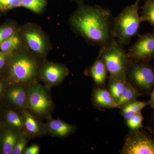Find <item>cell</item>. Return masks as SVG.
I'll list each match as a JSON object with an SVG mask.
<instances>
[{"mask_svg": "<svg viewBox=\"0 0 154 154\" xmlns=\"http://www.w3.org/2000/svg\"><path fill=\"white\" fill-rule=\"evenodd\" d=\"M148 105V102L137 100L121 107L120 114L125 119H126L136 113L141 112L143 109Z\"/></svg>", "mask_w": 154, "mask_h": 154, "instance_id": "cell-19", "label": "cell"}, {"mask_svg": "<svg viewBox=\"0 0 154 154\" xmlns=\"http://www.w3.org/2000/svg\"><path fill=\"white\" fill-rule=\"evenodd\" d=\"M138 35V38L127 52L128 59L150 62L154 58V28L152 33Z\"/></svg>", "mask_w": 154, "mask_h": 154, "instance_id": "cell-8", "label": "cell"}, {"mask_svg": "<svg viewBox=\"0 0 154 154\" xmlns=\"http://www.w3.org/2000/svg\"><path fill=\"white\" fill-rule=\"evenodd\" d=\"M98 57L105 64L110 76L125 81L128 58L127 52L116 39L110 44L100 48Z\"/></svg>", "mask_w": 154, "mask_h": 154, "instance_id": "cell-4", "label": "cell"}, {"mask_svg": "<svg viewBox=\"0 0 154 154\" xmlns=\"http://www.w3.org/2000/svg\"><path fill=\"white\" fill-rule=\"evenodd\" d=\"M92 101L94 107L99 110L119 108L115 99L108 90L104 88L96 87L94 88Z\"/></svg>", "mask_w": 154, "mask_h": 154, "instance_id": "cell-12", "label": "cell"}, {"mask_svg": "<svg viewBox=\"0 0 154 154\" xmlns=\"http://www.w3.org/2000/svg\"><path fill=\"white\" fill-rule=\"evenodd\" d=\"M5 85V84L4 80H2V78H0V100L4 97L6 90Z\"/></svg>", "mask_w": 154, "mask_h": 154, "instance_id": "cell-30", "label": "cell"}, {"mask_svg": "<svg viewBox=\"0 0 154 154\" xmlns=\"http://www.w3.org/2000/svg\"><path fill=\"white\" fill-rule=\"evenodd\" d=\"M28 86L22 85L7 86L4 97L12 108L21 111L27 109Z\"/></svg>", "mask_w": 154, "mask_h": 154, "instance_id": "cell-10", "label": "cell"}, {"mask_svg": "<svg viewBox=\"0 0 154 154\" xmlns=\"http://www.w3.org/2000/svg\"><path fill=\"white\" fill-rule=\"evenodd\" d=\"M107 71L105 64L98 56L88 70L96 87L104 88L107 79Z\"/></svg>", "mask_w": 154, "mask_h": 154, "instance_id": "cell-16", "label": "cell"}, {"mask_svg": "<svg viewBox=\"0 0 154 154\" xmlns=\"http://www.w3.org/2000/svg\"><path fill=\"white\" fill-rule=\"evenodd\" d=\"M20 43V37L15 33L0 43V51L11 54L19 47Z\"/></svg>", "mask_w": 154, "mask_h": 154, "instance_id": "cell-21", "label": "cell"}, {"mask_svg": "<svg viewBox=\"0 0 154 154\" xmlns=\"http://www.w3.org/2000/svg\"><path fill=\"white\" fill-rule=\"evenodd\" d=\"M30 139L28 134L24 132H22L17 140L12 154H23Z\"/></svg>", "mask_w": 154, "mask_h": 154, "instance_id": "cell-25", "label": "cell"}, {"mask_svg": "<svg viewBox=\"0 0 154 154\" xmlns=\"http://www.w3.org/2000/svg\"><path fill=\"white\" fill-rule=\"evenodd\" d=\"M21 2L22 7L37 13L43 11L46 5L45 0H21Z\"/></svg>", "mask_w": 154, "mask_h": 154, "instance_id": "cell-24", "label": "cell"}, {"mask_svg": "<svg viewBox=\"0 0 154 154\" xmlns=\"http://www.w3.org/2000/svg\"><path fill=\"white\" fill-rule=\"evenodd\" d=\"M125 120L127 126L128 128L130 131H136L139 130L143 127V121L144 120V117L143 116L141 112L136 113L129 118Z\"/></svg>", "mask_w": 154, "mask_h": 154, "instance_id": "cell-23", "label": "cell"}, {"mask_svg": "<svg viewBox=\"0 0 154 154\" xmlns=\"http://www.w3.org/2000/svg\"><path fill=\"white\" fill-rule=\"evenodd\" d=\"M79 2H82V0H77Z\"/></svg>", "mask_w": 154, "mask_h": 154, "instance_id": "cell-33", "label": "cell"}, {"mask_svg": "<svg viewBox=\"0 0 154 154\" xmlns=\"http://www.w3.org/2000/svg\"><path fill=\"white\" fill-rule=\"evenodd\" d=\"M125 81L117 79L110 75L108 78L107 90L116 102H117L121 95Z\"/></svg>", "mask_w": 154, "mask_h": 154, "instance_id": "cell-20", "label": "cell"}, {"mask_svg": "<svg viewBox=\"0 0 154 154\" xmlns=\"http://www.w3.org/2000/svg\"><path fill=\"white\" fill-rule=\"evenodd\" d=\"M152 119L153 122L154 123V112L152 114Z\"/></svg>", "mask_w": 154, "mask_h": 154, "instance_id": "cell-32", "label": "cell"}, {"mask_svg": "<svg viewBox=\"0 0 154 154\" xmlns=\"http://www.w3.org/2000/svg\"><path fill=\"white\" fill-rule=\"evenodd\" d=\"M39 73L45 85L50 88L62 82L68 75L69 71L63 65L47 62L39 69Z\"/></svg>", "mask_w": 154, "mask_h": 154, "instance_id": "cell-9", "label": "cell"}, {"mask_svg": "<svg viewBox=\"0 0 154 154\" xmlns=\"http://www.w3.org/2000/svg\"><path fill=\"white\" fill-rule=\"evenodd\" d=\"M24 118V132L30 138L45 135L44 123L28 109L22 110Z\"/></svg>", "mask_w": 154, "mask_h": 154, "instance_id": "cell-13", "label": "cell"}, {"mask_svg": "<svg viewBox=\"0 0 154 154\" xmlns=\"http://www.w3.org/2000/svg\"><path fill=\"white\" fill-rule=\"evenodd\" d=\"M149 95L150 99L148 101L149 105L150 106L151 108L154 109V86Z\"/></svg>", "mask_w": 154, "mask_h": 154, "instance_id": "cell-31", "label": "cell"}, {"mask_svg": "<svg viewBox=\"0 0 154 154\" xmlns=\"http://www.w3.org/2000/svg\"><path fill=\"white\" fill-rule=\"evenodd\" d=\"M114 19L109 9L96 5H88L80 2L70 22L77 33L91 44L102 48L116 39Z\"/></svg>", "mask_w": 154, "mask_h": 154, "instance_id": "cell-1", "label": "cell"}, {"mask_svg": "<svg viewBox=\"0 0 154 154\" xmlns=\"http://www.w3.org/2000/svg\"><path fill=\"white\" fill-rule=\"evenodd\" d=\"M141 96V94L135 88L128 82L125 81L124 88L117 101L119 107L121 108L125 105L137 101Z\"/></svg>", "mask_w": 154, "mask_h": 154, "instance_id": "cell-18", "label": "cell"}, {"mask_svg": "<svg viewBox=\"0 0 154 154\" xmlns=\"http://www.w3.org/2000/svg\"><path fill=\"white\" fill-rule=\"evenodd\" d=\"M25 41L29 48L36 54H43L46 50V42L44 37L37 30L30 29L24 33Z\"/></svg>", "mask_w": 154, "mask_h": 154, "instance_id": "cell-15", "label": "cell"}, {"mask_svg": "<svg viewBox=\"0 0 154 154\" xmlns=\"http://www.w3.org/2000/svg\"><path fill=\"white\" fill-rule=\"evenodd\" d=\"M40 152V146L33 144L30 146L26 147L23 154H38Z\"/></svg>", "mask_w": 154, "mask_h": 154, "instance_id": "cell-29", "label": "cell"}, {"mask_svg": "<svg viewBox=\"0 0 154 154\" xmlns=\"http://www.w3.org/2000/svg\"><path fill=\"white\" fill-rule=\"evenodd\" d=\"M4 120L6 126L24 132V118L22 111L9 108L5 111Z\"/></svg>", "mask_w": 154, "mask_h": 154, "instance_id": "cell-17", "label": "cell"}, {"mask_svg": "<svg viewBox=\"0 0 154 154\" xmlns=\"http://www.w3.org/2000/svg\"><path fill=\"white\" fill-rule=\"evenodd\" d=\"M49 88L37 81L28 86V108L40 119H48L51 117L54 104Z\"/></svg>", "mask_w": 154, "mask_h": 154, "instance_id": "cell-6", "label": "cell"}, {"mask_svg": "<svg viewBox=\"0 0 154 154\" xmlns=\"http://www.w3.org/2000/svg\"><path fill=\"white\" fill-rule=\"evenodd\" d=\"M11 55V54L0 51V72L7 66Z\"/></svg>", "mask_w": 154, "mask_h": 154, "instance_id": "cell-28", "label": "cell"}, {"mask_svg": "<svg viewBox=\"0 0 154 154\" xmlns=\"http://www.w3.org/2000/svg\"><path fill=\"white\" fill-rule=\"evenodd\" d=\"M0 125H1V121H0Z\"/></svg>", "mask_w": 154, "mask_h": 154, "instance_id": "cell-34", "label": "cell"}, {"mask_svg": "<svg viewBox=\"0 0 154 154\" xmlns=\"http://www.w3.org/2000/svg\"><path fill=\"white\" fill-rule=\"evenodd\" d=\"M15 33V28L12 25L7 24L0 27V43Z\"/></svg>", "mask_w": 154, "mask_h": 154, "instance_id": "cell-26", "label": "cell"}, {"mask_svg": "<svg viewBox=\"0 0 154 154\" xmlns=\"http://www.w3.org/2000/svg\"><path fill=\"white\" fill-rule=\"evenodd\" d=\"M44 123L45 135L54 137H65L72 134L76 130V126L69 124L60 119L51 117Z\"/></svg>", "mask_w": 154, "mask_h": 154, "instance_id": "cell-11", "label": "cell"}, {"mask_svg": "<svg viewBox=\"0 0 154 154\" xmlns=\"http://www.w3.org/2000/svg\"></svg>", "mask_w": 154, "mask_h": 154, "instance_id": "cell-35", "label": "cell"}, {"mask_svg": "<svg viewBox=\"0 0 154 154\" xmlns=\"http://www.w3.org/2000/svg\"><path fill=\"white\" fill-rule=\"evenodd\" d=\"M22 7L21 0H0V11H6Z\"/></svg>", "mask_w": 154, "mask_h": 154, "instance_id": "cell-27", "label": "cell"}, {"mask_svg": "<svg viewBox=\"0 0 154 154\" xmlns=\"http://www.w3.org/2000/svg\"><path fill=\"white\" fill-rule=\"evenodd\" d=\"M126 80L142 95H149L154 86V66L150 62L129 59Z\"/></svg>", "mask_w": 154, "mask_h": 154, "instance_id": "cell-5", "label": "cell"}, {"mask_svg": "<svg viewBox=\"0 0 154 154\" xmlns=\"http://www.w3.org/2000/svg\"><path fill=\"white\" fill-rule=\"evenodd\" d=\"M141 9L142 22H149L154 28V0H145Z\"/></svg>", "mask_w": 154, "mask_h": 154, "instance_id": "cell-22", "label": "cell"}, {"mask_svg": "<svg viewBox=\"0 0 154 154\" xmlns=\"http://www.w3.org/2000/svg\"><path fill=\"white\" fill-rule=\"evenodd\" d=\"M0 136V152L12 154L17 140L22 132L5 127Z\"/></svg>", "mask_w": 154, "mask_h": 154, "instance_id": "cell-14", "label": "cell"}, {"mask_svg": "<svg viewBox=\"0 0 154 154\" xmlns=\"http://www.w3.org/2000/svg\"><path fill=\"white\" fill-rule=\"evenodd\" d=\"M122 154H154V140L140 130L131 131L126 136Z\"/></svg>", "mask_w": 154, "mask_h": 154, "instance_id": "cell-7", "label": "cell"}, {"mask_svg": "<svg viewBox=\"0 0 154 154\" xmlns=\"http://www.w3.org/2000/svg\"><path fill=\"white\" fill-rule=\"evenodd\" d=\"M140 0L126 6L114 19L113 31L117 42L121 46L128 45L134 36L138 35L142 21L138 14Z\"/></svg>", "mask_w": 154, "mask_h": 154, "instance_id": "cell-3", "label": "cell"}, {"mask_svg": "<svg viewBox=\"0 0 154 154\" xmlns=\"http://www.w3.org/2000/svg\"><path fill=\"white\" fill-rule=\"evenodd\" d=\"M14 52L11 54L7 66V73L4 79L6 85L28 86L36 81L39 73L37 61L27 54Z\"/></svg>", "mask_w": 154, "mask_h": 154, "instance_id": "cell-2", "label": "cell"}]
</instances>
